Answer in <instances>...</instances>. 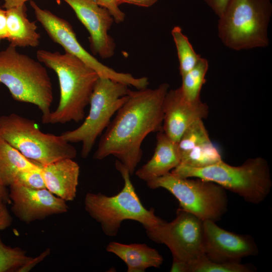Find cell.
<instances>
[{"mask_svg": "<svg viewBox=\"0 0 272 272\" xmlns=\"http://www.w3.org/2000/svg\"><path fill=\"white\" fill-rule=\"evenodd\" d=\"M169 87L164 83L153 89H129L127 100L106 128L93 158L102 160L112 155L132 175L141 160L145 138L163 130V105Z\"/></svg>", "mask_w": 272, "mask_h": 272, "instance_id": "6da1fadb", "label": "cell"}, {"mask_svg": "<svg viewBox=\"0 0 272 272\" xmlns=\"http://www.w3.org/2000/svg\"><path fill=\"white\" fill-rule=\"evenodd\" d=\"M36 56L38 60L56 73L59 84V101L55 110L50 112L46 124L82 120L99 77L97 73L81 60L65 52L40 49Z\"/></svg>", "mask_w": 272, "mask_h": 272, "instance_id": "7a4b0ae2", "label": "cell"}, {"mask_svg": "<svg viewBox=\"0 0 272 272\" xmlns=\"http://www.w3.org/2000/svg\"><path fill=\"white\" fill-rule=\"evenodd\" d=\"M115 165L124 181L122 189L113 196L101 192L87 193L84 199L85 210L100 224L108 236H116L122 222L126 220L141 223L146 233L151 232L164 220L155 215L153 209L148 210L143 206L130 180L127 168L118 160Z\"/></svg>", "mask_w": 272, "mask_h": 272, "instance_id": "3957f363", "label": "cell"}, {"mask_svg": "<svg viewBox=\"0 0 272 272\" xmlns=\"http://www.w3.org/2000/svg\"><path fill=\"white\" fill-rule=\"evenodd\" d=\"M0 84L15 100L35 105L42 113V122L46 124L53 92L50 78L41 62L10 44L0 51Z\"/></svg>", "mask_w": 272, "mask_h": 272, "instance_id": "277c9868", "label": "cell"}, {"mask_svg": "<svg viewBox=\"0 0 272 272\" xmlns=\"http://www.w3.org/2000/svg\"><path fill=\"white\" fill-rule=\"evenodd\" d=\"M171 172L182 178L195 177L215 182L253 204L262 202L272 186L268 163L260 157L249 159L238 166L223 160L200 168L178 165Z\"/></svg>", "mask_w": 272, "mask_h": 272, "instance_id": "5b68a950", "label": "cell"}, {"mask_svg": "<svg viewBox=\"0 0 272 272\" xmlns=\"http://www.w3.org/2000/svg\"><path fill=\"white\" fill-rule=\"evenodd\" d=\"M271 13L270 0H230L219 17L218 36L236 50L266 47Z\"/></svg>", "mask_w": 272, "mask_h": 272, "instance_id": "8992f818", "label": "cell"}, {"mask_svg": "<svg viewBox=\"0 0 272 272\" xmlns=\"http://www.w3.org/2000/svg\"><path fill=\"white\" fill-rule=\"evenodd\" d=\"M0 140L41 166L77 156L75 148L60 135L44 133L34 120L15 113L0 117Z\"/></svg>", "mask_w": 272, "mask_h": 272, "instance_id": "52a82bcc", "label": "cell"}, {"mask_svg": "<svg viewBox=\"0 0 272 272\" xmlns=\"http://www.w3.org/2000/svg\"><path fill=\"white\" fill-rule=\"evenodd\" d=\"M128 86L106 78L99 77L92 93L88 116L78 128L60 135L69 143H82L83 158L90 153L98 137L111 122L112 116L128 98Z\"/></svg>", "mask_w": 272, "mask_h": 272, "instance_id": "ba28073f", "label": "cell"}, {"mask_svg": "<svg viewBox=\"0 0 272 272\" xmlns=\"http://www.w3.org/2000/svg\"><path fill=\"white\" fill-rule=\"evenodd\" d=\"M146 182L151 189L162 188L168 190L178 200L180 208L203 221L216 222L227 211L225 190L215 182L198 178H182L171 172Z\"/></svg>", "mask_w": 272, "mask_h": 272, "instance_id": "9c48e42d", "label": "cell"}, {"mask_svg": "<svg viewBox=\"0 0 272 272\" xmlns=\"http://www.w3.org/2000/svg\"><path fill=\"white\" fill-rule=\"evenodd\" d=\"M203 222L179 208L173 220L164 221L147 234L154 242L166 245L172 253L173 260L188 264L205 255Z\"/></svg>", "mask_w": 272, "mask_h": 272, "instance_id": "30bf717a", "label": "cell"}, {"mask_svg": "<svg viewBox=\"0 0 272 272\" xmlns=\"http://www.w3.org/2000/svg\"><path fill=\"white\" fill-rule=\"evenodd\" d=\"M30 5L37 20L50 38L61 45L65 52L74 55L93 69L99 77L108 78L137 89L142 86V78H135L128 73L116 72L101 63L89 53L80 43L72 26L66 20L41 8L33 1H30Z\"/></svg>", "mask_w": 272, "mask_h": 272, "instance_id": "8fae6325", "label": "cell"}, {"mask_svg": "<svg viewBox=\"0 0 272 272\" xmlns=\"http://www.w3.org/2000/svg\"><path fill=\"white\" fill-rule=\"evenodd\" d=\"M203 248L205 255L217 262H240L244 257L258 253L253 238L239 234L218 226L211 220H205Z\"/></svg>", "mask_w": 272, "mask_h": 272, "instance_id": "7c38bea8", "label": "cell"}, {"mask_svg": "<svg viewBox=\"0 0 272 272\" xmlns=\"http://www.w3.org/2000/svg\"><path fill=\"white\" fill-rule=\"evenodd\" d=\"M74 10L90 34V48L94 55L104 59L114 54L115 44L108 31L114 21L109 11L97 0H62Z\"/></svg>", "mask_w": 272, "mask_h": 272, "instance_id": "4fadbf2b", "label": "cell"}, {"mask_svg": "<svg viewBox=\"0 0 272 272\" xmlns=\"http://www.w3.org/2000/svg\"><path fill=\"white\" fill-rule=\"evenodd\" d=\"M12 210L21 221L29 223L49 216L65 213V201L46 188L31 189L18 184L10 186Z\"/></svg>", "mask_w": 272, "mask_h": 272, "instance_id": "5bb4252c", "label": "cell"}, {"mask_svg": "<svg viewBox=\"0 0 272 272\" xmlns=\"http://www.w3.org/2000/svg\"><path fill=\"white\" fill-rule=\"evenodd\" d=\"M162 129L172 140L178 143L186 129L196 120L205 118L208 115L207 104L200 100H187L180 87L168 91L163 105Z\"/></svg>", "mask_w": 272, "mask_h": 272, "instance_id": "9a60e30c", "label": "cell"}, {"mask_svg": "<svg viewBox=\"0 0 272 272\" xmlns=\"http://www.w3.org/2000/svg\"><path fill=\"white\" fill-rule=\"evenodd\" d=\"M46 188L64 200L72 201L76 196L80 167L73 159H61L41 166Z\"/></svg>", "mask_w": 272, "mask_h": 272, "instance_id": "2e32d148", "label": "cell"}, {"mask_svg": "<svg viewBox=\"0 0 272 272\" xmlns=\"http://www.w3.org/2000/svg\"><path fill=\"white\" fill-rule=\"evenodd\" d=\"M181 155L177 143L162 130L157 132L156 146L151 159L138 169L135 175L146 182L162 176L175 168L180 163Z\"/></svg>", "mask_w": 272, "mask_h": 272, "instance_id": "e0dca14e", "label": "cell"}, {"mask_svg": "<svg viewBox=\"0 0 272 272\" xmlns=\"http://www.w3.org/2000/svg\"><path fill=\"white\" fill-rule=\"evenodd\" d=\"M106 251L122 260L127 272H144L150 267L158 268L163 261L162 256L155 249L145 244H123L112 241Z\"/></svg>", "mask_w": 272, "mask_h": 272, "instance_id": "ac0fdd59", "label": "cell"}, {"mask_svg": "<svg viewBox=\"0 0 272 272\" xmlns=\"http://www.w3.org/2000/svg\"><path fill=\"white\" fill-rule=\"evenodd\" d=\"M6 10L7 40L16 47H36L40 43V35L35 22L27 17L25 4Z\"/></svg>", "mask_w": 272, "mask_h": 272, "instance_id": "d6986e66", "label": "cell"}, {"mask_svg": "<svg viewBox=\"0 0 272 272\" xmlns=\"http://www.w3.org/2000/svg\"><path fill=\"white\" fill-rule=\"evenodd\" d=\"M41 166L28 159L5 141L0 140V181L10 186L20 172L39 169Z\"/></svg>", "mask_w": 272, "mask_h": 272, "instance_id": "ffe728a7", "label": "cell"}, {"mask_svg": "<svg viewBox=\"0 0 272 272\" xmlns=\"http://www.w3.org/2000/svg\"><path fill=\"white\" fill-rule=\"evenodd\" d=\"M44 257L43 253L35 258L28 256L26 251L6 246L0 239V272L15 270L27 271Z\"/></svg>", "mask_w": 272, "mask_h": 272, "instance_id": "44dd1931", "label": "cell"}, {"mask_svg": "<svg viewBox=\"0 0 272 272\" xmlns=\"http://www.w3.org/2000/svg\"><path fill=\"white\" fill-rule=\"evenodd\" d=\"M209 67L208 60L200 57L195 66L181 76V91L185 98L190 102L200 100V92L206 82L205 76Z\"/></svg>", "mask_w": 272, "mask_h": 272, "instance_id": "7402d4cb", "label": "cell"}, {"mask_svg": "<svg viewBox=\"0 0 272 272\" xmlns=\"http://www.w3.org/2000/svg\"><path fill=\"white\" fill-rule=\"evenodd\" d=\"M223 160L218 149L210 141L191 149L181 156L179 165L200 168Z\"/></svg>", "mask_w": 272, "mask_h": 272, "instance_id": "603a6c76", "label": "cell"}, {"mask_svg": "<svg viewBox=\"0 0 272 272\" xmlns=\"http://www.w3.org/2000/svg\"><path fill=\"white\" fill-rule=\"evenodd\" d=\"M179 62V71L181 76L191 70L200 58L189 42L188 38L183 34L181 28L174 27L171 31Z\"/></svg>", "mask_w": 272, "mask_h": 272, "instance_id": "cb8c5ba5", "label": "cell"}, {"mask_svg": "<svg viewBox=\"0 0 272 272\" xmlns=\"http://www.w3.org/2000/svg\"><path fill=\"white\" fill-rule=\"evenodd\" d=\"M256 270L250 264L240 262H217L205 255L187 264V272H252Z\"/></svg>", "mask_w": 272, "mask_h": 272, "instance_id": "d4e9b609", "label": "cell"}, {"mask_svg": "<svg viewBox=\"0 0 272 272\" xmlns=\"http://www.w3.org/2000/svg\"><path fill=\"white\" fill-rule=\"evenodd\" d=\"M211 141L202 119L191 123L184 131L177 143L181 156L193 148Z\"/></svg>", "mask_w": 272, "mask_h": 272, "instance_id": "484cf974", "label": "cell"}, {"mask_svg": "<svg viewBox=\"0 0 272 272\" xmlns=\"http://www.w3.org/2000/svg\"><path fill=\"white\" fill-rule=\"evenodd\" d=\"M14 184L31 189L46 188L41 173V167L39 169L27 170L19 172L12 184Z\"/></svg>", "mask_w": 272, "mask_h": 272, "instance_id": "4316f807", "label": "cell"}, {"mask_svg": "<svg viewBox=\"0 0 272 272\" xmlns=\"http://www.w3.org/2000/svg\"><path fill=\"white\" fill-rule=\"evenodd\" d=\"M97 2L100 6L109 11L115 22L119 23L124 20L125 13L119 9L116 0H97Z\"/></svg>", "mask_w": 272, "mask_h": 272, "instance_id": "83f0119b", "label": "cell"}, {"mask_svg": "<svg viewBox=\"0 0 272 272\" xmlns=\"http://www.w3.org/2000/svg\"><path fill=\"white\" fill-rule=\"evenodd\" d=\"M6 202L0 194V231L5 230L11 225L12 218L7 207Z\"/></svg>", "mask_w": 272, "mask_h": 272, "instance_id": "f1b7e54d", "label": "cell"}, {"mask_svg": "<svg viewBox=\"0 0 272 272\" xmlns=\"http://www.w3.org/2000/svg\"><path fill=\"white\" fill-rule=\"evenodd\" d=\"M230 0H204L214 13L220 17L224 12Z\"/></svg>", "mask_w": 272, "mask_h": 272, "instance_id": "f546056e", "label": "cell"}, {"mask_svg": "<svg viewBox=\"0 0 272 272\" xmlns=\"http://www.w3.org/2000/svg\"><path fill=\"white\" fill-rule=\"evenodd\" d=\"M157 1L158 0H116L118 6L127 4L144 8L150 7L156 3Z\"/></svg>", "mask_w": 272, "mask_h": 272, "instance_id": "4dcf8cb0", "label": "cell"}, {"mask_svg": "<svg viewBox=\"0 0 272 272\" xmlns=\"http://www.w3.org/2000/svg\"><path fill=\"white\" fill-rule=\"evenodd\" d=\"M7 38L6 10L0 6V42Z\"/></svg>", "mask_w": 272, "mask_h": 272, "instance_id": "1f68e13d", "label": "cell"}, {"mask_svg": "<svg viewBox=\"0 0 272 272\" xmlns=\"http://www.w3.org/2000/svg\"><path fill=\"white\" fill-rule=\"evenodd\" d=\"M4 2L3 8L8 9L11 8L19 6L23 4L29 0H1Z\"/></svg>", "mask_w": 272, "mask_h": 272, "instance_id": "d6a6232c", "label": "cell"}, {"mask_svg": "<svg viewBox=\"0 0 272 272\" xmlns=\"http://www.w3.org/2000/svg\"><path fill=\"white\" fill-rule=\"evenodd\" d=\"M0 194L6 203H11V200L9 197V194L6 187L3 185L0 181Z\"/></svg>", "mask_w": 272, "mask_h": 272, "instance_id": "836d02e7", "label": "cell"}]
</instances>
